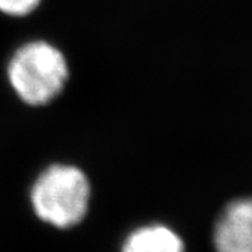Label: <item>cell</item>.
Listing matches in <instances>:
<instances>
[{
	"mask_svg": "<svg viewBox=\"0 0 252 252\" xmlns=\"http://www.w3.org/2000/svg\"><path fill=\"white\" fill-rule=\"evenodd\" d=\"M6 76L17 98L38 108L62 94L70 77V67L61 48L45 39H32L10 56Z\"/></svg>",
	"mask_w": 252,
	"mask_h": 252,
	"instance_id": "1",
	"label": "cell"
},
{
	"mask_svg": "<svg viewBox=\"0 0 252 252\" xmlns=\"http://www.w3.org/2000/svg\"><path fill=\"white\" fill-rule=\"evenodd\" d=\"M91 187L87 175L70 164H52L39 174L31 188V203L38 217L67 228L87 213Z\"/></svg>",
	"mask_w": 252,
	"mask_h": 252,
	"instance_id": "2",
	"label": "cell"
},
{
	"mask_svg": "<svg viewBox=\"0 0 252 252\" xmlns=\"http://www.w3.org/2000/svg\"><path fill=\"white\" fill-rule=\"evenodd\" d=\"M217 252H252V198L228 203L215 227Z\"/></svg>",
	"mask_w": 252,
	"mask_h": 252,
	"instance_id": "3",
	"label": "cell"
},
{
	"mask_svg": "<svg viewBox=\"0 0 252 252\" xmlns=\"http://www.w3.org/2000/svg\"><path fill=\"white\" fill-rule=\"evenodd\" d=\"M122 252H185L184 243L165 225L140 227L126 238Z\"/></svg>",
	"mask_w": 252,
	"mask_h": 252,
	"instance_id": "4",
	"label": "cell"
},
{
	"mask_svg": "<svg viewBox=\"0 0 252 252\" xmlns=\"http://www.w3.org/2000/svg\"><path fill=\"white\" fill-rule=\"evenodd\" d=\"M42 0H0V13L7 17H27L34 13Z\"/></svg>",
	"mask_w": 252,
	"mask_h": 252,
	"instance_id": "5",
	"label": "cell"
}]
</instances>
